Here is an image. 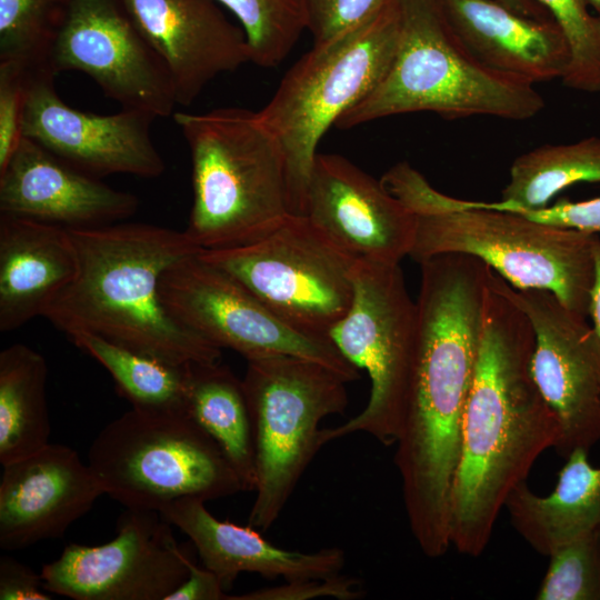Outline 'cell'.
Here are the masks:
<instances>
[{
    "instance_id": "cell-1",
    "label": "cell",
    "mask_w": 600,
    "mask_h": 600,
    "mask_svg": "<svg viewBox=\"0 0 600 600\" xmlns=\"http://www.w3.org/2000/svg\"><path fill=\"white\" fill-rule=\"evenodd\" d=\"M419 264L414 353L394 464L412 536L423 554L438 558L451 547L450 492L491 268L463 253Z\"/></svg>"
},
{
    "instance_id": "cell-2",
    "label": "cell",
    "mask_w": 600,
    "mask_h": 600,
    "mask_svg": "<svg viewBox=\"0 0 600 600\" xmlns=\"http://www.w3.org/2000/svg\"><path fill=\"white\" fill-rule=\"evenodd\" d=\"M533 348L528 317L491 269L449 500L450 546L461 554L484 551L508 497L559 439L558 420L531 373Z\"/></svg>"
},
{
    "instance_id": "cell-3",
    "label": "cell",
    "mask_w": 600,
    "mask_h": 600,
    "mask_svg": "<svg viewBox=\"0 0 600 600\" xmlns=\"http://www.w3.org/2000/svg\"><path fill=\"white\" fill-rule=\"evenodd\" d=\"M78 273L44 318L168 363L220 361L221 349L173 319L160 297L164 271L203 249L184 231L120 222L69 229Z\"/></svg>"
},
{
    "instance_id": "cell-4",
    "label": "cell",
    "mask_w": 600,
    "mask_h": 600,
    "mask_svg": "<svg viewBox=\"0 0 600 600\" xmlns=\"http://www.w3.org/2000/svg\"><path fill=\"white\" fill-rule=\"evenodd\" d=\"M381 182L416 217L409 257L418 263L444 253L473 256L513 288L549 290L588 317L598 234L451 198L408 162L394 164Z\"/></svg>"
},
{
    "instance_id": "cell-5",
    "label": "cell",
    "mask_w": 600,
    "mask_h": 600,
    "mask_svg": "<svg viewBox=\"0 0 600 600\" xmlns=\"http://www.w3.org/2000/svg\"><path fill=\"white\" fill-rule=\"evenodd\" d=\"M191 158L193 200L184 232L203 250L247 246L292 214L284 152L244 108L173 112Z\"/></svg>"
},
{
    "instance_id": "cell-6",
    "label": "cell",
    "mask_w": 600,
    "mask_h": 600,
    "mask_svg": "<svg viewBox=\"0 0 600 600\" xmlns=\"http://www.w3.org/2000/svg\"><path fill=\"white\" fill-rule=\"evenodd\" d=\"M399 38L381 82L347 110L336 127L433 112L446 119L490 116L523 121L539 114L544 99L534 84L497 72L460 41L441 0H397Z\"/></svg>"
},
{
    "instance_id": "cell-7",
    "label": "cell",
    "mask_w": 600,
    "mask_h": 600,
    "mask_svg": "<svg viewBox=\"0 0 600 600\" xmlns=\"http://www.w3.org/2000/svg\"><path fill=\"white\" fill-rule=\"evenodd\" d=\"M398 38L399 8L393 0L358 27L313 44L258 111L284 152L292 214L303 216L322 136L381 82L393 61Z\"/></svg>"
},
{
    "instance_id": "cell-8",
    "label": "cell",
    "mask_w": 600,
    "mask_h": 600,
    "mask_svg": "<svg viewBox=\"0 0 600 600\" xmlns=\"http://www.w3.org/2000/svg\"><path fill=\"white\" fill-rule=\"evenodd\" d=\"M88 463L104 494L126 508L160 511L181 498L244 491L219 444L186 414L131 409L97 434Z\"/></svg>"
},
{
    "instance_id": "cell-9",
    "label": "cell",
    "mask_w": 600,
    "mask_h": 600,
    "mask_svg": "<svg viewBox=\"0 0 600 600\" xmlns=\"http://www.w3.org/2000/svg\"><path fill=\"white\" fill-rule=\"evenodd\" d=\"M346 383L332 369L303 358L272 356L247 361L242 384L257 472L250 527L264 531L280 517L322 447L320 422L347 408Z\"/></svg>"
},
{
    "instance_id": "cell-10",
    "label": "cell",
    "mask_w": 600,
    "mask_h": 600,
    "mask_svg": "<svg viewBox=\"0 0 600 600\" xmlns=\"http://www.w3.org/2000/svg\"><path fill=\"white\" fill-rule=\"evenodd\" d=\"M292 329L328 338L353 300L357 259L306 216L289 214L264 238L247 246L202 250Z\"/></svg>"
},
{
    "instance_id": "cell-11",
    "label": "cell",
    "mask_w": 600,
    "mask_h": 600,
    "mask_svg": "<svg viewBox=\"0 0 600 600\" xmlns=\"http://www.w3.org/2000/svg\"><path fill=\"white\" fill-rule=\"evenodd\" d=\"M353 300L329 339L370 379L364 409L334 428H323V444L364 432L389 446L397 441L408 399L417 330V304L399 264L357 259Z\"/></svg>"
},
{
    "instance_id": "cell-12",
    "label": "cell",
    "mask_w": 600,
    "mask_h": 600,
    "mask_svg": "<svg viewBox=\"0 0 600 600\" xmlns=\"http://www.w3.org/2000/svg\"><path fill=\"white\" fill-rule=\"evenodd\" d=\"M199 253L172 264L161 277L160 297L173 319L247 361L292 356L321 363L347 382L359 379V370L330 339L292 329L234 278Z\"/></svg>"
},
{
    "instance_id": "cell-13",
    "label": "cell",
    "mask_w": 600,
    "mask_h": 600,
    "mask_svg": "<svg viewBox=\"0 0 600 600\" xmlns=\"http://www.w3.org/2000/svg\"><path fill=\"white\" fill-rule=\"evenodd\" d=\"M46 69L81 71L122 109L158 117L177 106L171 76L120 0H68Z\"/></svg>"
},
{
    "instance_id": "cell-14",
    "label": "cell",
    "mask_w": 600,
    "mask_h": 600,
    "mask_svg": "<svg viewBox=\"0 0 600 600\" xmlns=\"http://www.w3.org/2000/svg\"><path fill=\"white\" fill-rule=\"evenodd\" d=\"M116 533L101 546H66L42 567L44 588L73 600H167L188 577L190 552L160 511L126 508Z\"/></svg>"
},
{
    "instance_id": "cell-15",
    "label": "cell",
    "mask_w": 600,
    "mask_h": 600,
    "mask_svg": "<svg viewBox=\"0 0 600 600\" xmlns=\"http://www.w3.org/2000/svg\"><path fill=\"white\" fill-rule=\"evenodd\" d=\"M497 277L533 328L531 373L559 423L556 452L566 459L576 448L589 451L600 440V338L587 316L553 292L517 289Z\"/></svg>"
},
{
    "instance_id": "cell-16",
    "label": "cell",
    "mask_w": 600,
    "mask_h": 600,
    "mask_svg": "<svg viewBox=\"0 0 600 600\" xmlns=\"http://www.w3.org/2000/svg\"><path fill=\"white\" fill-rule=\"evenodd\" d=\"M54 77L47 69L27 71L22 137L99 179L162 174L164 161L151 139L154 116L131 109L104 116L72 108L57 93Z\"/></svg>"
},
{
    "instance_id": "cell-17",
    "label": "cell",
    "mask_w": 600,
    "mask_h": 600,
    "mask_svg": "<svg viewBox=\"0 0 600 600\" xmlns=\"http://www.w3.org/2000/svg\"><path fill=\"white\" fill-rule=\"evenodd\" d=\"M303 216L356 259L400 264L413 247V212L339 154L317 153Z\"/></svg>"
},
{
    "instance_id": "cell-18",
    "label": "cell",
    "mask_w": 600,
    "mask_h": 600,
    "mask_svg": "<svg viewBox=\"0 0 600 600\" xmlns=\"http://www.w3.org/2000/svg\"><path fill=\"white\" fill-rule=\"evenodd\" d=\"M104 490L89 463L63 444L2 466L0 547L18 550L60 538Z\"/></svg>"
},
{
    "instance_id": "cell-19",
    "label": "cell",
    "mask_w": 600,
    "mask_h": 600,
    "mask_svg": "<svg viewBox=\"0 0 600 600\" xmlns=\"http://www.w3.org/2000/svg\"><path fill=\"white\" fill-rule=\"evenodd\" d=\"M164 62L177 104L188 107L217 76L250 61L244 31L216 0H120Z\"/></svg>"
},
{
    "instance_id": "cell-20",
    "label": "cell",
    "mask_w": 600,
    "mask_h": 600,
    "mask_svg": "<svg viewBox=\"0 0 600 600\" xmlns=\"http://www.w3.org/2000/svg\"><path fill=\"white\" fill-rule=\"evenodd\" d=\"M138 207L134 194L104 184L26 137L0 170V214L87 229L130 218Z\"/></svg>"
},
{
    "instance_id": "cell-21",
    "label": "cell",
    "mask_w": 600,
    "mask_h": 600,
    "mask_svg": "<svg viewBox=\"0 0 600 600\" xmlns=\"http://www.w3.org/2000/svg\"><path fill=\"white\" fill-rule=\"evenodd\" d=\"M204 503L199 498H181L163 507L160 513L190 538L203 566L219 578L226 591L242 572L291 581L334 576L346 563L340 548L313 552L282 549L250 526L218 520Z\"/></svg>"
},
{
    "instance_id": "cell-22",
    "label": "cell",
    "mask_w": 600,
    "mask_h": 600,
    "mask_svg": "<svg viewBox=\"0 0 600 600\" xmlns=\"http://www.w3.org/2000/svg\"><path fill=\"white\" fill-rule=\"evenodd\" d=\"M441 3L460 41L488 68L531 84L566 74L570 51L553 20L519 14L494 0Z\"/></svg>"
},
{
    "instance_id": "cell-23",
    "label": "cell",
    "mask_w": 600,
    "mask_h": 600,
    "mask_svg": "<svg viewBox=\"0 0 600 600\" xmlns=\"http://www.w3.org/2000/svg\"><path fill=\"white\" fill-rule=\"evenodd\" d=\"M78 268L69 229L0 214V331L44 317Z\"/></svg>"
},
{
    "instance_id": "cell-24",
    "label": "cell",
    "mask_w": 600,
    "mask_h": 600,
    "mask_svg": "<svg viewBox=\"0 0 600 600\" xmlns=\"http://www.w3.org/2000/svg\"><path fill=\"white\" fill-rule=\"evenodd\" d=\"M566 460L551 493L538 496L522 482L504 506L517 532L543 556L600 523V466L590 463L583 448Z\"/></svg>"
},
{
    "instance_id": "cell-25",
    "label": "cell",
    "mask_w": 600,
    "mask_h": 600,
    "mask_svg": "<svg viewBox=\"0 0 600 600\" xmlns=\"http://www.w3.org/2000/svg\"><path fill=\"white\" fill-rule=\"evenodd\" d=\"M187 414L219 444L243 490L254 491V443L242 380L220 361L189 363Z\"/></svg>"
},
{
    "instance_id": "cell-26",
    "label": "cell",
    "mask_w": 600,
    "mask_h": 600,
    "mask_svg": "<svg viewBox=\"0 0 600 600\" xmlns=\"http://www.w3.org/2000/svg\"><path fill=\"white\" fill-rule=\"evenodd\" d=\"M48 366L43 356L23 343L0 352V463L36 453L50 439L46 397Z\"/></svg>"
},
{
    "instance_id": "cell-27",
    "label": "cell",
    "mask_w": 600,
    "mask_h": 600,
    "mask_svg": "<svg viewBox=\"0 0 600 600\" xmlns=\"http://www.w3.org/2000/svg\"><path fill=\"white\" fill-rule=\"evenodd\" d=\"M67 336L110 373L119 394L131 403L132 409L188 416L189 363H168L87 331Z\"/></svg>"
},
{
    "instance_id": "cell-28",
    "label": "cell",
    "mask_w": 600,
    "mask_h": 600,
    "mask_svg": "<svg viewBox=\"0 0 600 600\" xmlns=\"http://www.w3.org/2000/svg\"><path fill=\"white\" fill-rule=\"evenodd\" d=\"M509 173L501 200L489 202L491 208L516 213L546 208L572 184L600 181V138L540 146L517 157Z\"/></svg>"
},
{
    "instance_id": "cell-29",
    "label": "cell",
    "mask_w": 600,
    "mask_h": 600,
    "mask_svg": "<svg viewBox=\"0 0 600 600\" xmlns=\"http://www.w3.org/2000/svg\"><path fill=\"white\" fill-rule=\"evenodd\" d=\"M240 22L250 50V61L274 68L308 30L304 0H216Z\"/></svg>"
},
{
    "instance_id": "cell-30",
    "label": "cell",
    "mask_w": 600,
    "mask_h": 600,
    "mask_svg": "<svg viewBox=\"0 0 600 600\" xmlns=\"http://www.w3.org/2000/svg\"><path fill=\"white\" fill-rule=\"evenodd\" d=\"M68 0H0V62L46 69Z\"/></svg>"
},
{
    "instance_id": "cell-31",
    "label": "cell",
    "mask_w": 600,
    "mask_h": 600,
    "mask_svg": "<svg viewBox=\"0 0 600 600\" xmlns=\"http://www.w3.org/2000/svg\"><path fill=\"white\" fill-rule=\"evenodd\" d=\"M562 31L570 62L561 79L568 88L600 92V17L589 10L586 0H536Z\"/></svg>"
},
{
    "instance_id": "cell-32",
    "label": "cell",
    "mask_w": 600,
    "mask_h": 600,
    "mask_svg": "<svg viewBox=\"0 0 600 600\" xmlns=\"http://www.w3.org/2000/svg\"><path fill=\"white\" fill-rule=\"evenodd\" d=\"M550 562L538 600H600V532L581 534L558 547Z\"/></svg>"
},
{
    "instance_id": "cell-33",
    "label": "cell",
    "mask_w": 600,
    "mask_h": 600,
    "mask_svg": "<svg viewBox=\"0 0 600 600\" xmlns=\"http://www.w3.org/2000/svg\"><path fill=\"white\" fill-rule=\"evenodd\" d=\"M393 0H304L313 44L326 43L367 21Z\"/></svg>"
},
{
    "instance_id": "cell-34",
    "label": "cell",
    "mask_w": 600,
    "mask_h": 600,
    "mask_svg": "<svg viewBox=\"0 0 600 600\" xmlns=\"http://www.w3.org/2000/svg\"><path fill=\"white\" fill-rule=\"evenodd\" d=\"M27 94V70L12 62H0V170L22 139Z\"/></svg>"
},
{
    "instance_id": "cell-35",
    "label": "cell",
    "mask_w": 600,
    "mask_h": 600,
    "mask_svg": "<svg viewBox=\"0 0 600 600\" xmlns=\"http://www.w3.org/2000/svg\"><path fill=\"white\" fill-rule=\"evenodd\" d=\"M363 594L359 579L338 573L326 578L286 581L280 586L260 588L238 596L229 594L228 600H310L326 597L356 600Z\"/></svg>"
},
{
    "instance_id": "cell-36",
    "label": "cell",
    "mask_w": 600,
    "mask_h": 600,
    "mask_svg": "<svg viewBox=\"0 0 600 600\" xmlns=\"http://www.w3.org/2000/svg\"><path fill=\"white\" fill-rule=\"evenodd\" d=\"M520 214L538 222L600 234V197L584 201L560 200Z\"/></svg>"
},
{
    "instance_id": "cell-37",
    "label": "cell",
    "mask_w": 600,
    "mask_h": 600,
    "mask_svg": "<svg viewBox=\"0 0 600 600\" xmlns=\"http://www.w3.org/2000/svg\"><path fill=\"white\" fill-rule=\"evenodd\" d=\"M41 574L17 559L0 558V600H50Z\"/></svg>"
},
{
    "instance_id": "cell-38",
    "label": "cell",
    "mask_w": 600,
    "mask_h": 600,
    "mask_svg": "<svg viewBox=\"0 0 600 600\" xmlns=\"http://www.w3.org/2000/svg\"><path fill=\"white\" fill-rule=\"evenodd\" d=\"M188 568V577L167 600H228L229 594L211 570L199 567L192 559Z\"/></svg>"
},
{
    "instance_id": "cell-39",
    "label": "cell",
    "mask_w": 600,
    "mask_h": 600,
    "mask_svg": "<svg viewBox=\"0 0 600 600\" xmlns=\"http://www.w3.org/2000/svg\"><path fill=\"white\" fill-rule=\"evenodd\" d=\"M594 279L590 292L588 318L600 338V238L597 239L594 246Z\"/></svg>"
},
{
    "instance_id": "cell-40",
    "label": "cell",
    "mask_w": 600,
    "mask_h": 600,
    "mask_svg": "<svg viewBox=\"0 0 600 600\" xmlns=\"http://www.w3.org/2000/svg\"><path fill=\"white\" fill-rule=\"evenodd\" d=\"M512 11L538 20H553L548 11L536 0H494Z\"/></svg>"
},
{
    "instance_id": "cell-41",
    "label": "cell",
    "mask_w": 600,
    "mask_h": 600,
    "mask_svg": "<svg viewBox=\"0 0 600 600\" xmlns=\"http://www.w3.org/2000/svg\"><path fill=\"white\" fill-rule=\"evenodd\" d=\"M589 7H591L598 17H600V0H586Z\"/></svg>"
},
{
    "instance_id": "cell-42",
    "label": "cell",
    "mask_w": 600,
    "mask_h": 600,
    "mask_svg": "<svg viewBox=\"0 0 600 600\" xmlns=\"http://www.w3.org/2000/svg\"><path fill=\"white\" fill-rule=\"evenodd\" d=\"M598 529H599V532H600V523H599V527H598Z\"/></svg>"
}]
</instances>
